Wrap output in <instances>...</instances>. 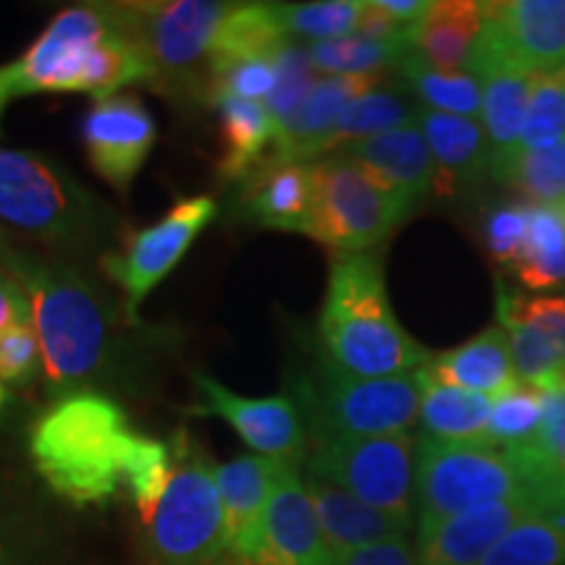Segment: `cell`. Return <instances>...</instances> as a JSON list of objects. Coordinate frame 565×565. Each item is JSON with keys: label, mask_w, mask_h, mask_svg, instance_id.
<instances>
[{"label": "cell", "mask_w": 565, "mask_h": 565, "mask_svg": "<svg viewBox=\"0 0 565 565\" xmlns=\"http://www.w3.org/2000/svg\"><path fill=\"white\" fill-rule=\"evenodd\" d=\"M0 267L24 288L42 345V374L55 401L97 391L121 370L124 335L108 301L84 275L58 259L13 249L0 238Z\"/></svg>", "instance_id": "1"}, {"label": "cell", "mask_w": 565, "mask_h": 565, "mask_svg": "<svg viewBox=\"0 0 565 565\" xmlns=\"http://www.w3.org/2000/svg\"><path fill=\"white\" fill-rule=\"evenodd\" d=\"M317 341L322 356L356 377L419 372L433 351L404 330L391 307L380 254H343L330 265Z\"/></svg>", "instance_id": "2"}, {"label": "cell", "mask_w": 565, "mask_h": 565, "mask_svg": "<svg viewBox=\"0 0 565 565\" xmlns=\"http://www.w3.org/2000/svg\"><path fill=\"white\" fill-rule=\"evenodd\" d=\"M134 429L108 393L63 395L34 422L30 454L51 490L74 505H103L124 484Z\"/></svg>", "instance_id": "3"}, {"label": "cell", "mask_w": 565, "mask_h": 565, "mask_svg": "<svg viewBox=\"0 0 565 565\" xmlns=\"http://www.w3.org/2000/svg\"><path fill=\"white\" fill-rule=\"evenodd\" d=\"M309 437L404 435L419 422V372L398 377H356L320 356L291 383Z\"/></svg>", "instance_id": "4"}, {"label": "cell", "mask_w": 565, "mask_h": 565, "mask_svg": "<svg viewBox=\"0 0 565 565\" xmlns=\"http://www.w3.org/2000/svg\"><path fill=\"white\" fill-rule=\"evenodd\" d=\"M0 221L53 249L79 252L108 228V210L58 162L0 150Z\"/></svg>", "instance_id": "5"}, {"label": "cell", "mask_w": 565, "mask_h": 565, "mask_svg": "<svg viewBox=\"0 0 565 565\" xmlns=\"http://www.w3.org/2000/svg\"><path fill=\"white\" fill-rule=\"evenodd\" d=\"M545 482L521 448L492 443H443L419 437L416 450V519L435 526L471 508L498 503Z\"/></svg>", "instance_id": "6"}, {"label": "cell", "mask_w": 565, "mask_h": 565, "mask_svg": "<svg viewBox=\"0 0 565 565\" xmlns=\"http://www.w3.org/2000/svg\"><path fill=\"white\" fill-rule=\"evenodd\" d=\"M121 26L152 66V84L168 97L210 103V55L217 26L233 3L171 0L113 3Z\"/></svg>", "instance_id": "7"}, {"label": "cell", "mask_w": 565, "mask_h": 565, "mask_svg": "<svg viewBox=\"0 0 565 565\" xmlns=\"http://www.w3.org/2000/svg\"><path fill=\"white\" fill-rule=\"evenodd\" d=\"M173 471L152 519L147 550L154 565H210L225 553V513L215 466L189 433L171 440Z\"/></svg>", "instance_id": "8"}, {"label": "cell", "mask_w": 565, "mask_h": 565, "mask_svg": "<svg viewBox=\"0 0 565 565\" xmlns=\"http://www.w3.org/2000/svg\"><path fill=\"white\" fill-rule=\"evenodd\" d=\"M419 437H312L307 466L312 477L341 487L362 503L414 524Z\"/></svg>", "instance_id": "9"}, {"label": "cell", "mask_w": 565, "mask_h": 565, "mask_svg": "<svg viewBox=\"0 0 565 565\" xmlns=\"http://www.w3.org/2000/svg\"><path fill=\"white\" fill-rule=\"evenodd\" d=\"M315 212L309 238L328 246L335 257L370 254L404 225L408 212L349 154L312 162Z\"/></svg>", "instance_id": "10"}, {"label": "cell", "mask_w": 565, "mask_h": 565, "mask_svg": "<svg viewBox=\"0 0 565 565\" xmlns=\"http://www.w3.org/2000/svg\"><path fill=\"white\" fill-rule=\"evenodd\" d=\"M215 215L217 202L212 196H186L150 228L131 233L121 249L105 254L103 273L121 288L124 317L131 328L139 324V307L152 288L168 278Z\"/></svg>", "instance_id": "11"}, {"label": "cell", "mask_w": 565, "mask_h": 565, "mask_svg": "<svg viewBox=\"0 0 565 565\" xmlns=\"http://www.w3.org/2000/svg\"><path fill=\"white\" fill-rule=\"evenodd\" d=\"M565 66V0L484 3V24L471 55V74L515 68L542 74Z\"/></svg>", "instance_id": "12"}, {"label": "cell", "mask_w": 565, "mask_h": 565, "mask_svg": "<svg viewBox=\"0 0 565 565\" xmlns=\"http://www.w3.org/2000/svg\"><path fill=\"white\" fill-rule=\"evenodd\" d=\"M113 6H71L53 17L32 47L6 66L13 97L79 92L82 71L100 42L116 30Z\"/></svg>", "instance_id": "13"}, {"label": "cell", "mask_w": 565, "mask_h": 565, "mask_svg": "<svg viewBox=\"0 0 565 565\" xmlns=\"http://www.w3.org/2000/svg\"><path fill=\"white\" fill-rule=\"evenodd\" d=\"M192 383L196 404L189 414L225 419L252 450H257V456L294 466L307 461V424L291 395L244 398L207 372H194Z\"/></svg>", "instance_id": "14"}, {"label": "cell", "mask_w": 565, "mask_h": 565, "mask_svg": "<svg viewBox=\"0 0 565 565\" xmlns=\"http://www.w3.org/2000/svg\"><path fill=\"white\" fill-rule=\"evenodd\" d=\"M82 141L92 171L126 196L158 141V124L137 95L118 92L92 103L82 121Z\"/></svg>", "instance_id": "15"}, {"label": "cell", "mask_w": 565, "mask_h": 565, "mask_svg": "<svg viewBox=\"0 0 565 565\" xmlns=\"http://www.w3.org/2000/svg\"><path fill=\"white\" fill-rule=\"evenodd\" d=\"M540 484L542 482H536L513 498L471 508V511L445 519L440 524L419 529V536H416L419 565L482 563L484 555L532 511L536 494H540Z\"/></svg>", "instance_id": "16"}, {"label": "cell", "mask_w": 565, "mask_h": 565, "mask_svg": "<svg viewBox=\"0 0 565 565\" xmlns=\"http://www.w3.org/2000/svg\"><path fill=\"white\" fill-rule=\"evenodd\" d=\"M315 212L312 162H263L236 186L233 215L267 231L303 233Z\"/></svg>", "instance_id": "17"}, {"label": "cell", "mask_w": 565, "mask_h": 565, "mask_svg": "<svg viewBox=\"0 0 565 565\" xmlns=\"http://www.w3.org/2000/svg\"><path fill=\"white\" fill-rule=\"evenodd\" d=\"M286 466L278 458L238 456L215 469L225 513V553L231 561H246L265 547V513Z\"/></svg>", "instance_id": "18"}, {"label": "cell", "mask_w": 565, "mask_h": 565, "mask_svg": "<svg viewBox=\"0 0 565 565\" xmlns=\"http://www.w3.org/2000/svg\"><path fill=\"white\" fill-rule=\"evenodd\" d=\"M372 175L408 215L435 192V162L419 124L401 126L343 150Z\"/></svg>", "instance_id": "19"}, {"label": "cell", "mask_w": 565, "mask_h": 565, "mask_svg": "<svg viewBox=\"0 0 565 565\" xmlns=\"http://www.w3.org/2000/svg\"><path fill=\"white\" fill-rule=\"evenodd\" d=\"M385 74L380 76H322L303 100L301 110L286 131L273 141L267 162H315L322 158L324 139L333 131L338 116L353 100L380 89Z\"/></svg>", "instance_id": "20"}, {"label": "cell", "mask_w": 565, "mask_h": 565, "mask_svg": "<svg viewBox=\"0 0 565 565\" xmlns=\"http://www.w3.org/2000/svg\"><path fill=\"white\" fill-rule=\"evenodd\" d=\"M265 536L280 565H335L299 466L288 463L275 482L265 513Z\"/></svg>", "instance_id": "21"}, {"label": "cell", "mask_w": 565, "mask_h": 565, "mask_svg": "<svg viewBox=\"0 0 565 565\" xmlns=\"http://www.w3.org/2000/svg\"><path fill=\"white\" fill-rule=\"evenodd\" d=\"M435 162V192L443 200L477 186L490 173V145L479 118L419 110L416 118Z\"/></svg>", "instance_id": "22"}, {"label": "cell", "mask_w": 565, "mask_h": 565, "mask_svg": "<svg viewBox=\"0 0 565 565\" xmlns=\"http://www.w3.org/2000/svg\"><path fill=\"white\" fill-rule=\"evenodd\" d=\"M307 490L315 503L324 542H328L330 553L335 557V565L345 555L356 553L362 547L380 545V542L387 540H401L412 529V524H406V521L362 503L351 492L324 482V479L309 477Z\"/></svg>", "instance_id": "23"}, {"label": "cell", "mask_w": 565, "mask_h": 565, "mask_svg": "<svg viewBox=\"0 0 565 565\" xmlns=\"http://www.w3.org/2000/svg\"><path fill=\"white\" fill-rule=\"evenodd\" d=\"M424 372L437 383L484 395L490 401L521 383L513 364L511 341L500 324L456 345V349L433 353Z\"/></svg>", "instance_id": "24"}, {"label": "cell", "mask_w": 565, "mask_h": 565, "mask_svg": "<svg viewBox=\"0 0 565 565\" xmlns=\"http://www.w3.org/2000/svg\"><path fill=\"white\" fill-rule=\"evenodd\" d=\"M479 565H565V479H545L532 511Z\"/></svg>", "instance_id": "25"}, {"label": "cell", "mask_w": 565, "mask_h": 565, "mask_svg": "<svg viewBox=\"0 0 565 565\" xmlns=\"http://www.w3.org/2000/svg\"><path fill=\"white\" fill-rule=\"evenodd\" d=\"M482 79V121L490 145V179L505 183L519 160L529 92L534 74L515 68H490L477 74Z\"/></svg>", "instance_id": "26"}, {"label": "cell", "mask_w": 565, "mask_h": 565, "mask_svg": "<svg viewBox=\"0 0 565 565\" xmlns=\"http://www.w3.org/2000/svg\"><path fill=\"white\" fill-rule=\"evenodd\" d=\"M484 3L475 0H437L412 30V51L424 63L448 74L469 71L471 55L482 34Z\"/></svg>", "instance_id": "27"}, {"label": "cell", "mask_w": 565, "mask_h": 565, "mask_svg": "<svg viewBox=\"0 0 565 565\" xmlns=\"http://www.w3.org/2000/svg\"><path fill=\"white\" fill-rule=\"evenodd\" d=\"M288 42L278 3H233L217 26L210 55V82L236 63L270 58Z\"/></svg>", "instance_id": "28"}, {"label": "cell", "mask_w": 565, "mask_h": 565, "mask_svg": "<svg viewBox=\"0 0 565 565\" xmlns=\"http://www.w3.org/2000/svg\"><path fill=\"white\" fill-rule=\"evenodd\" d=\"M221 137L223 152L217 160V181L242 183L267 160L275 141V124L265 103L223 100Z\"/></svg>", "instance_id": "29"}, {"label": "cell", "mask_w": 565, "mask_h": 565, "mask_svg": "<svg viewBox=\"0 0 565 565\" xmlns=\"http://www.w3.org/2000/svg\"><path fill=\"white\" fill-rule=\"evenodd\" d=\"M422 377V437L443 443H487L492 401L484 395L443 385L419 370Z\"/></svg>", "instance_id": "30"}, {"label": "cell", "mask_w": 565, "mask_h": 565, "mask_svg": "<svg viewBox=\"0 0 565 565\" xmlns=\"http://www.w3.org/2000/svg\"><path fill=\"white\" fill-rule=\"evenodd\" d=\"M422 105L414 95L404 89H374L370 95L353 100L333 126V131L324 139L322 158L330 152H343L359 141L374 139L401 126L416 124Z\"/></svg>", "instance_id": "31"}, {"label": "cell", "mask_w": 565, "mask_h": 565, "mask_svg": "<svg viewBox=\"0 0 565 565\" xmlns=\"http://www.w3.org/2000/svg\"><path fill=\"white\" fill-rule=\"evenodd\" d=\"M511 270L532 291L563 286L565 204H529L526 242Z\"/></svg>", "instance_id": "32"}, {"label": "cell", "mask_w": 565, "mask_h": 565, "mask_svg": "<svg viewBox=\"0 0 565 565\" xmlns=\"http://www.w3.org/2000/svg\"><path fill=\"white\" fill-rule=\"evenodd\" d=\"M398 74L424 110L482 118V79L471 71H437L412 51L398 63Z\"/></svg>", "instance_id": "33"}, {"label": "cell", "mask_w": 565, "mask_h": 565, "mask_svg": "<svg viewBox=\"0 0 565 565\" xmlns=\"http://www.w3.org/2000/svg\"><path fill=\"white\" fill-rule=\"evenodd\" d=\"M309 61L317 74L324 76H380L387 68H398V63L412 53V40L377 42L359 38L312 42L307 45Z\"/></svg>", "instance_id": "34"}, {"label": "cell", "mask_w": 565, "mask_h": 565, "mask_svg": "<svg viewBox=\"0 0 565 565\" xmlns=\"http://www.w3.org/2000/svg\"><path fill=\"white\" fill-rule=\"evenodd\" d=\"M173 471V450L171 443L154 440L147 435H134L124 463V484L129 498L137 505L141 524L152 519L162 492L171 482Z\"/></svg>", "instance_id": "35"}, {"label": "cell", "mask_w": 565, "mask_h": 565, "mask_svg": "<svg viewBox=\"0 0 565 565\" xmlns=\"http://www.w3.org/2000/svg\"><path fill=\"white\" fill-rule=\"evenodd\" d=\"M565 141V66L534 74L519 158Z\"/></svg>", "instance_id": "36"}, {"label": "cell", "mask_w": 565, "mask_h": 565, "mask_svg": "<svg viewBox=\"0 0 565 565\" xmlns=\"http://www.w3.org/2000/svg\"><path fill=\"white\" fill-rule=\"evenodd\" d=\"M288 38L312 42L343 40L356 34L362 0H312V3H278Z\"/></svg>", "instance_id": "37"}, {"label": "cell", "mask_w": 565, "mask_h": 565, "mask_svg": "<svg viewBox=\"0 0 565 565\" xmlns=\"http://www.w3.org/2000/svg\"><path fill=\"white\" fill-rule=\"evenodd\" d=\"M317 82H320V76H317V68L309 61L307 47L288 40L275 53V89L265 100L275 124V137L291 126L296 113L301 110L303 100H307Z\"/></svg>", "instance_id": "38"}, {"label": "cell", "mask_w": 565, "mask_h": 565, "mask_svg": "<svg viewBox=\"0 0 565 565\" xmlns=\"http://www.w3.org/2000/svg\"><path fill=\"white\" fill-rule=\"evenodd\" d=\"M542 416H545V406H542L540 387L521 380L511 391L492 401L487 443L500 445V448H519V445L532 443L542 427Z\"/></svg>", "instance_id": "39"}, {"label": "cell", "mask_w": 565, "mask_h": 565, "mask_svg": "<svg viewBox=\"0 0 565 565\" xmlns=\"http://www.w3.org/2000/svg\"><path fill=\"white\" fill-rule=\"evenodd\" d=\"M542 393V427L532 443L519 445L526 450L542 477L565 479V372L536 385Z\"/></svg>", "instance_id": "40"}, {"label": "cell", "mask_w": 565, "mask_h": 565, "mask_svg": "<svg viewBox=\"0 0 565 565\" xmlns=\"http://www.w3.org/2000/svg\"><path fill=\"white\" fill-rule=\"evenodd\" d=\"M505 183L526 204H565V141L550 150L521 154Z\"/></svg>", "instance_id": "41"}, {"label": "cell", "mask_w": 565, "mask_h": 565, "mask_svg": "<svg viewBox=\"0 0 565 565\" xmlns=\"http://www.w3.org/2000/svg\"><path fill=\"white\" fill-rule=\"evenodd\" d=\"M529 231V204L505 202L492 207L482 221V244L492 263L513 267Z\"/></svg>", "instance_id": "42"}, {"label": "cell", "mask_w": 565, "mask_h": 565, "mask_svg": "<svg viewBox=\"0 0 565 565\" xmlns=\"http://www.w3.org/2000/svg\"><path fill=\"white\" fill-rule=\"evenodd\" d=\"M275 89V55L236 63L221 71L210 82V103L223 100H252L265 103Z\"/></svg>", "instance_id": "43"}, {"label": "cell", "mask_w": 565, "mask_h": 565, "mask_svg": "<svg viewBox=\"0 0 565 565\" xmlns=\"http://www.w3.org/2000/svg\"><path fill=\"white\" fill-rule=\"evenodd\" d=\"M42 345L32 320L0 333V385H26L42 372Z\"/></svg>", "instance_id": "44"}, {"label": "cell", "mask_w": 565, "mask_h": 565, "mask_svg": "<svg viewBox=\"0 0 565 565\" xmlns=\"http://www.w3.org/2000/svg\"><path fill=\"white\" fill-rule=\"evenodd\" d=\"M414 26L401 24L398 19H393L377 0H362V11H359V24L356 34L366 40L377 42H398V40H412Z\"/></svg>", "instance_id": "45"}, {"label": "cell", "mask_w": 565, "mask_h": 565, "mask_svg": "<svg viewBox=\"0 0 565 565\" xmlns=\"http://www.w3.org/2000/svg\"><path fill=\"white\" fill-rule=\"evenodd\" d=\"M338 565H419V553L412 547L406 536L387 540L380 545H370L345 555Z\"/></svg>", "instance_id": "46"}, {"label": "cell", "mask_w": 565, "mask_h": 565, "mask_svg": "<svg viewBox=\"0 0 565 565\" xmlns=\"http://www.w3.org/2000/svg\"><path fill=\"white\" fill-rule=\"evenodd\" d=\"M32 320V307L26 299L24 288L19 286V280L13 278L9 270L0 267V333L11 324Z\"/></svg>", "instance_id": "47"}, {"label": "cell", "mask_w": 565, "mask_h": 565, "mask_svg": "<svg viewBox=\"0 0 565 565\" xmlns=\"http://www.w3.org/2000/svg\"><path fill=\"white\" fill-rule=\"evenodd\" d=\"M383 9L391 13L393 19H398L401 24L406 26H414L419 24V21L424 19V13L429 11V0H377Z\"/></svg>", "instance_id": "48"}, {"label": "cell", "mask_w": 565, "mask_h": 565, "mask_svg": "<svg viewBox=\"0 0 565 565\" xmlns=\"http://www.w3.org/2000/svg\"><path fill=\"white\" fill-rule=\"evenodd\" d=\"M13 100V92H11V79H9V71L6 66H0V118H3L6 105Z\"/></svg>", "instance_id": "49"}, {"label": "cell", "mask_w": 565, "mask_h": 565, "mask_svg": "<svg viewBox=\"0 0 565 565\" xmlns=\"http://www.w3.org/2000/svg\"><path fill=\"white\" fill-rule=\"evenodd\" d=\"M9 404H11V393H9V387L0 385V414H3L6 408H9Z\"/></svg>", "instance_id": "50"}]
</instances>
